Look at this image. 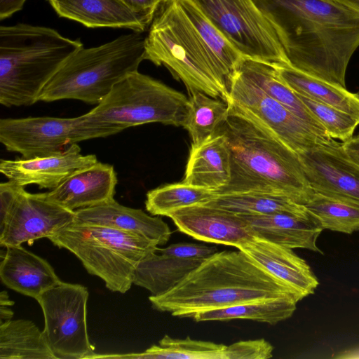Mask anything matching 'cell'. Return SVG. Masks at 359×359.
I'll use <instances>...</instances> for the list:
<instances>
[{
	"label": "cell",
	"mask_w": 359,
	"mask_h": 359,
	"mask_svg": "<svg viewBox=\"0 0 359 359\" xmlns=\"http://www.w3.org/2000/svg\"><path fill=\"white\" fill-rule=\"evenodd\" d=\"M215 57L228 83L244 57L190 0H177Z\"/></svg>",
	"instance_id": "1f68e13d"
},
{
	"label": "cell",
	"mask_w": 359,
	"mask_h": 359,
	"mask_svg": "<svg viewBox=\"0 0 359 359\" xmlns=\"http://www.w3.org/2000/svg\"><path fill=\"white\" fill-rule=\"evenodd\" d=\"M110 135L111 130L87 124L81 116L0 119V142L23 158L55 154L72 144Z\"/></svg>",
	"instance_id": "7c38bea8"
},
{
	"label": "cell",
	"mask_w": 359,
	"mask_h": 359,
	"mask_svg": "<svg viewBox=\"0 0 359 359\" xmlns=\"http://www.w3.org/2000/svg\"><path fill=\"white\" fill-rule=\"evenodd\" d=\"M75 212L8 181L0 184V245L33 244L50 238L74 222Z\"/></svg>",
	"instance_id": "30bf717a"
},
{
	"label": "cell",
	"mask_w": 359,
	"mask_h": 359,
	"mask_svg": "<svg viewBox=\"0 0 359 359\" xmlns=\"http://www.w3.org/2000/svg\"><path fill=\"white\" fill-rule=\"evenodd\" d=\"M97 159L84 155L77 143L55 154L32 158L1 159L0 172L8 181L25 187L35 184L40 189H54L74 172L91 165Z\"/></svg>",
	"instance_id": "2e32d148"
},
{
	"label": "cell",
	"mask_w": 359,
	"mask_h": 359,
	"mask_svg": "<svg viewBox=\"0 0 359 359\" xmlns=\"http://www.w3.org/2000/svg\"><path fill=\"white\" fill-rule=\"evenodd\" d=\"M341 145L348 157L359 165V135L341 143Z\"/></svg>",
	"instance_id": "60d3db41"
},
{
	"label": "cell",
	"mask_w": 359,
	"mask_h": 359,
	"mask_svg": "<svg viewBox=\"0 0 359 359\" xmlns=\"http://www.w3.org/2000/svg\"><path fill=\"white\" fill-rule=\"evenodd\" d=\"M74 212V222L102 225L130 232L157 245H165L172 233L168 225L161 218L150 216L141 209L124 206L114 198Z\"/></svg>",
	"instance_id": "ffe728a7"
},
{
	"label": "cell",
	"mask_w": 359,
	"mask_h": 359,
	"mask_svg": "<svg viewBox=\"0 0 359 359\" xmlns=\"http://www.w3.org/2000/svg\"><path fill=\"white\" fill-rule=\"evenodd\" d=\"M117 182L114 166L97 161L78 170L46 193L52 201L75 211L113 199Z\"/></svg>",
	"instance_id": "ac0fdd59"
},
{
	"label": "cell",
	"mask_w": 359,
	"mask_h": 359,
	"mask_svg": "<svg viewBox=\"0 0 359 359\" xmlns=\"http://www.w3.org/2000/svg\"><path fill=\"white\" fill-rule=\"evenodd\" d=\"M355 94H356L357 97L359 98V90Z\"/></svg>",
	"instance_id": "7bdbcfd3"
},
{
	"label": "cell",
	"mask_w": 359,
	"mask_h": 359,
	"mask_svg": "<svg viewBox=\"0 0 359 359\" xmlns=\"http://www.w3.org/2000/svg\"><path fill=\"white\" fill-rule=\"evenodd\" d=\"M334 140L345 142L353 137L359 121L350 114L328 104L295 93Z\"/></svg>",
	"instance_id": "e575fe53"
},
{
	"label": "cell",
	"mask_w": 359,
	"mask_h": 359,
	"mask_svg": "<svg viewBox=\"0 0 359 359\" xmlns=\"http://www.w3.org/2000/svg\"><path fill=\"white\" fill-rule=\"evenodd\" d=\"M222 344L185 339H174L165 335L158 342L142 353L101 355L93 358H155V359H224L226 348Z\"/></svg>",
	"instance_id": "f546056e"
},
{
	"label": "cell",
	"mask_w": 359,
	"mask_h": 359,
	"mask_svg": "<svg viewBox=\"0 0 359 359\" xmlns=\"http://www.w3.org/2000/svg\"><path fill=\"white\" fill-rule=\"evenodd\" d=\"M297 302L291 297L276 298L202 311L190 318L196 322L243 319L276 325L292 316Z\"/></svg>",
	"instance_id": "83f0119b"
},
{
	"label": "cell",
	"mask_w": 359,
	"mask_h": 359,
	"mask_svg": "<svg viewBox=\"0 0 359 359\" xmlns=\"http://www.w3.org/2000/svg\"><path fill=\"white\" fill-rule=\"evenodd\" d=\"M230 107L278 138L298 155L329 144L281 104L267 95L238 69L229 84Z\"/></svg>",
	"instance_id": "4fadbf2b"
},
{
	"label": "cell",
	"mask_w": 359,
	"mask_h": 359,
	"mask_svg": "<svg viewBox=\"0 0 359 359\" xmlns=\"http://www.w3.org/2000/svg\"><path fill=\"white\" fill-rule=\"evenodd\" d=\"M178 230L196 240L238 248L255 236L239 214L206 204L180 208L168 215Z\"/></svg>",
	"instance_id": "9a60e30c"
},
{
	"label": "cell",
	"mask_w": 359,
	"mask_h": 359,
	"mask_svg": "<svg viewBox=\"0 0 359 359\" xmlns=\"http://www.w3.org/2000/svg\"><path fill=\"white\" fill-rule=\"evenodd\" d=\"M133 11L154 19L160 6L168 0H119Z\"/></svg>",
	"instance_id": "74e56055"
},
{
	"label": "cell",
	"mask_w": 359,
	"mask_h": 359,
	"mask_svg": "<svg viewBox=\"0 0 359 359\" xmlns=\"http://www.w3.org/2000/svg\"><path fill=\"white\" fill-rule=\"evenodd\" d=\"M238 249L285 284L299 300L313 294L319 284L310 266L291 248L255 236Z\"/></svg>",
	"instance_id": "e0dca14e"
},
{
	"label": "cell",
	"mask_w": 359,
	"mask_h": 359,
	"mask_svg": "<svg viewBox=\"0 0 359 359\" xmlns=\"http://www.w3.org/2000/svg\"><path fill=\"white\" fill-rule=\"evenodd\" d=\"M312 189L359 206V165L335 141L299 154Z\"/></svg>",
	"instance_id": "5bb4252c"
},
{
	"label": "cell",
	"mask_w": 359,
	"mask_h": 359,
	"mask_svg": "<svg viewBox=\"0 0 359 359\" xmlns=\"http://www.w3.org/2000/svg\"><path fill=\"white\" fill-rule=\"evenodd\" d=\"M162 254L182 259H205L217 252V248L203 244L178 243L164 248H157Z\"/></svg>",
	"instance_id": "8d00e7d4"
},
{
	"label": "cell",
	"mask_w": 359,
	"mask_h": 359,
	"mask_svg": "<svg viewBox=\"0 0 359 359\" xmlns=\"http://www.w3.org/2000/svg\"><path fill=\"white\" fill-rule=\"evenodd\" d=\"M87 288L61 281L37 299L44 317L43 334L57 359L92 358L87 330Z\"/></svg>",
	"instance_id": "8fae6325"
},
{
	"label": "cell",
	"mask_w": 359,
	"mask_h": 359,
	"mask_svg": "<svg viewBox=\"0 0 359 359\" xmlns=\"http://www.w3.org/2000/svg\"><path fill=\"white\" fill-rule=\"evenodd\" d=\"M156 252L149 254L139 263L133 279V284L147 289L153 296L172 289L204 260L182 259Z\"/></svg>",
	"instance_id": "d4e9b609"
},
{
	"label": "cell",
	"mask_w": 359,
	"mask_h": 359,
	"mask_svg": "<svg viewBox=\"0 0 359 359\" xmlns=\"http://www.w3.org/2000/svg\"><path fill=\"white\" fill-rule=\"evenodd\" d=\"M27 0H0V20H3L20 11Z\"/></svg>",
	"instance_id": "f35d334b"
},
{
	"label": "cell",
	"mask_w": 359,
	"mask_h": 359,
	"mask_svg": "<svg viewBox=\"0 0 359 359\" xmlns=\"http://www.w3.org/2000/svg\"><path fill=\"white\" fill-rule=\"evenodd\" d=\"M189 94V110L184 123L191 144H198L216 133L227 118L229 104L198 90Z\"/></svg>",
	"instance_id": "4dcf8cb0"
},
{
	"label": "cell",
	"mask_w": 359,
	"mask_h": 359,
	"mask_svg": "<svg viewBox=\"0 0 359 359\" xmlns=\"http://www.w3.org/2000/svg\"><path fill=\"white\" fill-rule=\"evenodd\" d=\"M221 208L237 214H270L289 212L304 215L309 213L305 205L289 197L269 192H240L215 194L203 203Z\"/></svg>",
	"instance_id": "f1b7e54d"
},
{
	"label": "cell",
	"mask_w": 359,
	"mask_h": 359,
	"mask_svg": "<svg viewBox=\"0 0 359 359\" xmlns=\"http://www.w3.org/2000/svg\"><path fill=\"white\" fill-rule=\"evenodd\" d=\"M5 248L1 253L0 278L7 287L36 300L61 282L46 259L21 245Z\"/></svg>",
	"instance_id": "7402d4cb"
},
{
	"label": "cell",
	"mask_w": 359,
	"mask_h": 359,
	"mask_svg": "<svg viewBox=\"0 0 359 359\" xmlns=\"http://www.w3.org/2000/svg\"><path fill=\"white\" fill-rule=\"evenodd\" d=\"M246 58L289 65L277 34L252 0H190Z\"/></svg>",
	"instance_id": "9c48e42d"
},
{
	"label": "cell",
	"mask_w": 359,
	"mask_h": 359,
	"mask_svg": "<svg viewBox=\"0 0 359 359\" xmlns=\"http://www.w3.org/2000/svg\"><path fill=\"white\" fill-rule=\"evenodd\" d=\"M83 45L43 26H0V104L29 106L64 63Z\"/></svg>",
	"instance_id": "277c9868"
},
{
	"label": "cell",
	"mask_w": 359,
	"mask_h": 359,
	"mask_svg": "<svg viewBox=\"0 0 359 359\" xmlns=\"http://www.w3.org/2000/svg\"><path fill=\"white\" fill-rule=\"evenodd\" d=\"M145 37L133 32L73 54L41 91L39 101L76 100L99 104L113 87L138 71L145 60Z\"/></svg>",
	"instance_id": "8992f818"
},
{
	"label": "cell",
	"mask_w": 359,
	"mask_h": 359,
	"mask_svg": "<svg viewBox=\"0 0 359 359\" xmlns=\"http://www.w3.org/2000/svg\"><path fill=\"white\" fill-rule=\"evenodd\" d=\"M255 236L288 248H302L322 253L316 241L323 228L309 211L304 215L289 212L239 214Z\"/></svg>",
	"instance_id": "d6986e66"
},
{
	"label": "cell",
	"mask_w": 359,
	"mask_h": 359,
	"mask_svg": "<svg viewBox=\"0 0 359 359\" xmlns=\"http://www.w3.org/2000/svg\"><path fill=\"white\" fill-rule=\"evenodd\" d=\"M1 359H57L43 331L29 320L0 323Z\"/></svg>",
	"instance_id": "4316f807"
},
{
	"label": "cell",
	"mask_w": 359,
	"mask_h": 359,
	"mask_svg": "<svg viewBox=\"0 0 359 359\" xmlns=\"http://www.w3.org/2000/svg\"><path fill=\"white\" fill-rule=\"evenodd\" d=\"M236 69L267 95L281 104L306 124L314 133L328 142H333L326 130L298 95L278 75L274 65L243 57Z\"/></svg>",
	"instance_id": "cb8c5ba5"
},
{
	"label": "cell",
	"mask_w": 359,
	"mask_h": 359,
	"mask_svg": "<svg viewBox=\"0 0 359 359\" xmlns=\"http://www.w3.org/2000/svg\"><path fill=\"white\" fill-rule=\"evenodd\" d=\"M215 196L213 191L184 182L165 184L149 191L145 208L153 216H166L180 208L203 204Z\"/></svg>",
	"instance_id": "d6a6232c"
},
{
	"label": "cell",
	"mask_w": 359,
	"mask_h": 359,
	"mask_svg": "<svg viewBox=\"0 0 359 359\" xmlns=\"http://www.w3.org/2000/svg\"><path fill=\"white\" fill-rule=\"evenodd\" d=\"M274 29L290 66L346 88L359 47V13L335 0H252Z\"/></svg>",
	"instance_id": "6da1fadb"
},
{
	"label": "cell",
	"mask_w": 359,
	"mask_h": 359,
	"mask_svg": "<svg viewBox=\"0 0 359 359\" xmlns=\"http://www.w3.org/2000/svg\"><path fill=\"white\" fill-rule=\"evenodd\" d=\"M57 14L90 28L129 29L142 33L152 19L135 13L119 0H48Z\"/></svg>",
	"instance_id": "44dd1931"
},
{
	"label": "cell",
	"mask_w": 359,
	"mask_h": 359,
	"mask_svg": "<svg viewBox=\"0 0 359 359\" xmlns=\"http://www.w3.org/2000/svg\"><path fill=\"white\" fill-rule=\"evenodd\" d=\"M280 297L300 301L285 284L238 250L215 252L172 289L149 299L157 311L190 318L202 311Z\"/></svg>",
	"instance_id": "7a4b0ae2"
},
{
	"label": "cell",
	"mask_w": 359,
	"mask_h": 359,
	"mask_svg": "<svg viewBox=\"0 0 359 359\" xmlns=\"http://www.w3.org/2000/svg\"><path fill=\"white\" fill-rule=\"evenodd\" d=\"M273 351L264 339L239 341L226 346L224 359H267L273 357Z\"/></svg>",
	"instance_id": "d590c367"
},
{
	"label": "cell",
	"mask_w": 359,
	"mask_h": 359,
	"mask_svg": "<svg viewBox=\"0 0 359 359\" xmlns=\"http://www.w3.org/2000/svg\"><path fill=\"white\" fill-rule=\"evenodd\" d=\"M230 179V149L223 133L217 130L202 142L191 144L184 182L216 192Z\"/></svg>",
	"instance_id": "603a6c76"
},
{
	"label": "cell",
	"mask_w": 359,
	"mask_h": 359,
	"mask_svg": "<svg viewBox=\"0 0 359 359\" xmlns=\"http://www.w3.org/2000/svg\"><path fill=\"white\" fill-rule=\"evenodd\" d=\"M189 97L138 71L116 83L95 107L81 115L84 122L118 133L149 123L183 126Z\"/></svg>",
	"instance_id": "ba28073f"
},
{
	"label": "cell",
	"mask_w": 359,
	"mask_h": 359,
	"mask_svg": "<svg viewBox=\"0 0 359 359\" xmlns=\"http://www.w3.org/2000/svg\"><path fill=\"white\" fill-rule=\"evenodd\" d=\"M14 302L9 298L6 291H2L0 294V319L1 323L12 319L13 312L10 307Z\"/></svg>",
	"instance_id": "ab89813d"
},
{
	"label": "cell",
	"mask_w": 359,
	"mask_h": 359,
	"mask_svg": "<svg viewBox=\"0 0 359 359\" xmlns=\"http://www.w3.org/2000/svg\"><path fill=\"white\" fill-rule=\"evenodd\" d=\"M359 13V0H335Z\"/></svg>",
	"instance_id": "b9f144b4"
},
{
	"label": "cell",
	"mask_w": 359,
	"mask_h": 359,
	"mask_svg": "<svg viewBox=\"0 0 359 359\" xmlns=\"http://www.w3.org/2000/svg\"><path fill=\"white\" fill-rule=\"evenodd\" d=\"M72 252L87 271L112 292L126 293L139 263L158 245L135 233L114 228L73 222L48 238Z\"/></svg>",
	"instance_id": "52a82bcc"
},
{
	"label": "cell",
	"mask_w": 359,
	"mask_h": 359,
	"mask_svg": "<svg viewBox=\"0 0 359 359\" xmlns=\"http://www.w3.org/2000/svg\"><path fill=\"white\" fill-rule=\"evenodd\" d=\"M305 207L323 229L348 234L359 231V206L314 192Z\"/></svg>",
	"instance_id": "836d02e7"
},
{
	"label": "cell",
	"mask_w": 359,
	"mask_h": 359,
	"mask_svg": "<svg viewBox=\"0 0 359 359\" xmlns=\"http://www.w3.org/2000/svg\"><path fill=\"white\" fill-rule=\"evenodd\" d=\"M145 60L165 66L188 92L229 102L225 77L177 0L165 1L156 12L145 37Z\"/></svg>",
	"instance_id": "5b68a950"
},
{
	"label": "cell",
	"mask_w": 359,
	"mask_h": 359,
	"mask_svg": "<svg viewBox=\"0 0 359 359\" xmlns=\"http://www.w3.org/2000/svg\"><path fill=\"white\" fill-rule=\"evenodd\" d=\"M274 67L280 79L294 93L343 111L359 121V98L355 93L312 77L288 65Z\"/></svg>",
	"instance_id": "484cf974"
},
{
	"label": "cell",
	"mask_w": 359,
	"mask_h": 359,
	"mask_svg": "<svg viewBox=\"0 0 359 359\" xmlns=\"http://www.w3.org/2000/svg\"><path fill=\"white\" fill-rule=\"evenodd\" d=\"M228 141L231 179L215 194L269 192L305 205L314 191L299 155L262 127L231 107L217 129Z\"/></svg>",
	"instance_id": "3957f363"
}]
</instances>
